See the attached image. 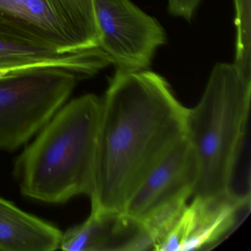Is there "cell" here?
Listing matches in <instances>:
<instances>
[{
  "mask_svg": "<svg viewBox=\"0 0 251 251\" xmlns=\"http://www.w3.org/2000/svg\"><path fill=\"white\" fill-rule=\"evenodd\" d=\"M100 32L99 48L117 68L147 70L166 42L164 29L130 0H93Z\"/></svg>",
  "mask_w": 251,
  "mask_h": 251,
  "instance_id": "8992f818",
  "label": "cell"
},
{
  "mask_svg": "<svg viewBox=\"0 0 251 251\" xmlns=\"http://www.w3.org/2000/svg\"><path fill=\"white\" fill-rule=\"evenodd\" d=\"M102 99L92 94L64 104L19 155L14 177L25 196L64 203L93 192Z\"/></svg>",
  "mask_w": 251,
  "mask_h": 251,
  "instance_id": "3957f363",
  "label": "cell"
},
{
  "mask_svg": "<svg viewBox=\"0 0 251 251\" xmlns=\"http://www.w3.org/2000/svg\"><path fill=\"white\" fill-rule=\"evenodd\" d=\"M201 0H168V11L174 17L190 21Z\"/></svg>",
  "mask_w": 251,
  "mask_h": 251,
  "instance_id": "8fae6325",
  "label": "cell"
},
{
  "mask_svg": "<svg viewBox=\"0 0 251 251\" xmlns=\"http://www.w3.org/2000/svg\"><path fill=\"white\" fill-rule=\"evenodd\" d=\"M59 248L67 251H153L142 223L122 211H91L86 221L62 233Z\"/></svg>",
  "mask_w": 251,
  "mask_h": 251,
  "instance_id": "9c48e42d",
  "label": "cell"
},
{
  "mask_svg": "<svg viewBox=\"0 0 251 251\" xmlns=\"http://www.w3.org/2000/svg\"><path fill=\"white\" fill-rule=\"evenodd\" d=\"M250 210L251 199L228 193L212 198L194 197L157 251L213 249L240 226Z\"/></svg>",
  "mask_w": 251,
  "mask_h": 251,
  "instance_id": "52a82bcc",
  "label": "cell"
},
{
  "mask_svg": "<svg viewBox=\"0 0 251 251\" xmlns=\"http://www.w3.org/2000/svg\"><path fill=\"white\" fill-rule=\"evenodd\" d=\"M251 80L236 64L213 69L203 95L187 108L185 136L198 164L193 197L230 194L246 140Z\"/></svg>",
  "mask_w": 251,
  "mask_h": 251,
  "instance_id": "277c9868",
  "label": "cell"
},
{
  "mask_svg": "<svg viewBox=\"0 0 251 251\" xmlns=\"http://www.w3.org/2000/svg\"><path fill=\"white\" fill-rule=\"evenodd\" d=\"M93 0H0V77L55 67L77 77L106 66Z\"/></svg>",
  "mask_w": 251,
  "mask_h": 251,
  "instance_id": "7a4b0ae2",
  "label": "cell"
},
{
  "mask_svg": "<svg viewBox=\"0 0 251 251\" xmlns=\"http://www.w3.org/2000/svg\"><path fill=\"white\" fill-rule=\"evenodd\" d=\"M62 232L0 197V251H53Z\"/></svg>",
  "mask_w": 251,
  "mask_h": 251,
  "instance_id": "30bf717a",
  "label": "cell"
},
{
  "mask_svg": "<svg viewBox=\"0 0 251 251\" xmlns=\"http://www.w3.org/2000/svg\"><path fill=\"white\" fill-rule=\"evenodd\" d=\"M198 179V161L184 136L136 188L123 212L142 223L161 208L187 202L193 195Z\"/></svg>",
  "mask_w": 251,
  "mask_h": 251,
  "instance_id": "ba28073f",
  "label": "cell"
},
{
  "mask_svg": "<svg viewBox=\"0 0 251 251\" xmlns=\"http://www.w3.org/2000/svg\"><path fill=\"white\" fill-rule=\"evenodd\" d=\"M77 80L55 67L0 77V150L18 149L37 134L67 102Z\"/></svg>",
  "mask_w": 251,
  "mask_h": 251,
  "instance_id": "5b68a950",
  "label": "cell"
},
{
  "mask_svg": "<svg viewBox=\"0 0 251 251\" xmlns=\"http://www.w3.org/2000/svg\"><path fill=\"white\" fill-rule=\"evenodd\" d=\"M187 108L167 80L117 68L102 100L92 211H122L136 188L185 136Z\"/></svg>",
  "mask_w": 251,
  "mask_h": 251,
  "instance_id": "6da1fadb",
  "label": "cell"
}]
</instances>
